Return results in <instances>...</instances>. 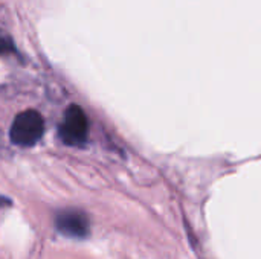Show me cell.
Wrapping results in <instances>:
<instances>
[{"mask_svg": "<svg viewBox=\"0 0 261 259\" xmlns=\"http://www.w3.org/2000/svg\"><path fill=\"white\" fill-rule=\"evenodd\" d=\"M44 134V119L35 110H24L18 113L9 128V139L14 145L21 148L34 147Z\"/></svg>", "mask_w": 261, "mask_h": 259, "instance_id": "6da1fadb", "label": "cell"}, {"mask_svg": "<svg viewBox=\"0 0 261 259\" xmlns=\"http://www.w3.org/2000/svg\"><path fill=\"white\" fill-rule=\"evenodd\" d=\"M89 121L84 110L80 105H69L61 118L58 127L60 139L69 147H81L87 140Z\"/></svg>", "mask_w": 261, "mask_h": 259, "instance_id": "7a4b0ae2", "label": "cell"}, {"mask_svg": "<svg viewBox=\"0 0 261 259\" xmlns=\"http://www.w3.org/2000/svg\"><path fill=\"white\" fill-rule=\"evenodd\" d=\"M57 231L67 238H86L90 232V223L84 212L78 209L60 211L55 217Z\"/></svg>", "mask_w": 261, "mask_h": 259, "instance_id": "3957f363", "label": "cell"}, {"mask_svg": "<svg viewBox=\"0 0 261 259\" xmlns=\"http://www.w3.org/2000/svg\"><path fill=\"white\" fill-rule=\"evenodd\" d=\"M9 52H14V46L11 40L6 38L5 35H0V53H9Z\"/></svg>", "mask_w": 261, "mask_h": 259, "instance_id": "277c9868", "label": "cell"}]
</instances>
